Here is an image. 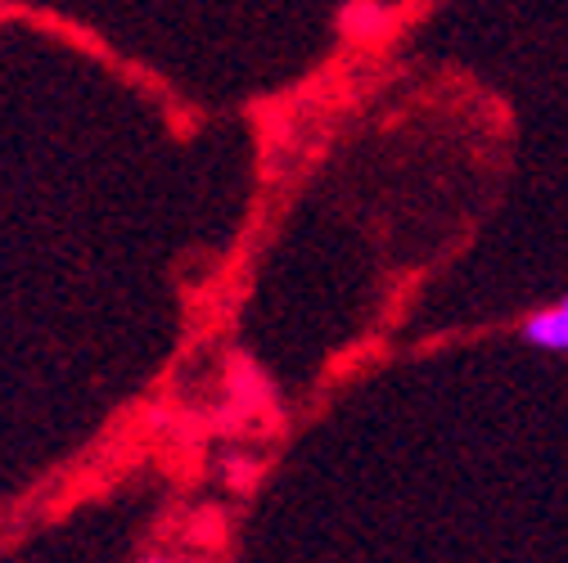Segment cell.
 Returning <instances> with one entry per match:
<instances>
[{"mask_svg":"<svg viewBox=\"0 0 568 563\" xmlns=\"http://www.w3.org/2000/svg\"><path fill=\"white\" fill-rule=\"evenodd\" d=\"M524 342L541 357H568V294L537 307L524 320Z\"/></svg>","mask_w":568,"mask_h":563,"instance_id":"cell-1","label":"cell"}]
</instances>
